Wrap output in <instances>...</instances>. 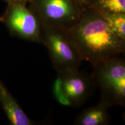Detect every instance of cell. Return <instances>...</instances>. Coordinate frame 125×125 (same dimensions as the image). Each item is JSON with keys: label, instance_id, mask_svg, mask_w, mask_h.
<instances>
[{"label": "cell", "instance_id": "4fadbf2b", "mask_svg": "<svg viewBox=\"0 0 125 125\" xmlns=\"http://www.w3.org/2000/svg\"><path fill=\"white\" fill-rule=\"evenodd\" d=\"M24 1H26V0H24Z\"/></svg>", "mask_w": 125, "mask_h": 125}, {"label": "cell", "instance_id": "8fae6325", "mask_svg": "<svg viewBox=\"0 0 125 125\" xmlns=\"http://www.w3.org/2000/svg\"><path fill=\"white\" fill-rule=\"evenodd\" d=\"M77 1L81 4L83 8L84 7H87V8H90L92 5L94 0H77Z\"/></svg>", "mask_w": 125, "mask_h": 125}, {"label": "cell", "instance_id": "6da1fadb", "mask_svg": "<svg viewBox=\"0 0 125 125\" xmlns=\"http://www.w3.org/2000/svg\"><path fill=\"white\" fill-rule=\"evenodd\" d=\"M66 31L83 61L93 67L125 52V40L114 33L102 13L93 8L83 10L77 22Z\"/></svg>", "mask_w": 125, "mask_h": 125}, {"label": "cell", "instance_id": "7a4b0ae2", "mask_svg": "<svg viewBox=\"0 0 125 125\" xmlns=\"http://www.w3.org/2000/svg\"><path fill=\"white\" fill-rule=\"evenodd\" d=\"M93 68L92 76L95 86L101 90V101L109 107L115 105L125 106V60L116 56Z\"/></svg>", "mask_w": 125, "mask_h": 125}, {"label": "cell", "instance_id": "ba28073f", "mask_svg": "<svg viewBox=\"0 0 125 125\" xmlns=\"http://www.w3.org/2000/svg\"><path fill=\"white\" fill-rule=\"evenodd\" d=\"M109 107L100 101L99 104L87 108L76 118L75 124L78 125H106L109 124Z\"/></svg>", "mask_w": 125, "mask_h": 125}, {"label": "cell", "instance_id": "5b68a950", "mask_svg": "<svg viewBox=\"0 0 125 125\" xmlns=\"http://www.w3.org/2000/svg\"><path fill=\"white\" fill-rule=\"evenodd\" d=\"M1 20L13 35L42 44L41 23L24 1L9 3Z\"/></svg>", "mask_w": 125, "mask_h": 125}, {"label": "cell", "instance_id": "9c48e42d", "mask_svg": "<svg viewBox=\"0 0 125 125\" xmlns=\"http://www.w3.org/2000/svg\"><path fill=\"white\" fill-rule=\"evenodd\" d=\"M100 12L111 30L119 38L125 40V13Z\"/></svg>", "mask_w": 125, "mask_h": 125}, {"label": "cell", "instance_id": "7c38bea8", "mask_svg": "<svg viewBox=\"0 0 125 125\" xmlns=\"http://www.w3.org/2000/svg\"><path fill=\"white\" fill-rule=\"evenodd\" d=\"M7 1V2L9 3H13V2H23V1H25L24 0H5Z\"/></svg>", "mask_w": 125, "mask_h": 125}, {"label": "cell", "instance_id": "52a82bcc", "mask_svg": "<svg viewBox=\"0 0 125 125\" xmlns=\"http://www.w3.org/2000/svg\"><path fill=\"white\" fill-rule=\"evenodd\" d=\"M0 104L8 119L12 125H32L34 123L30 119L15 98L9 93L0 80Z\"/></svg>", "mask_w": 125, "mask_h": 125}, {"label": "cell", "instance_id": "3957f363", "mask_svg": "<svg viewBox=\"0 0 125 125\" xmlns=\"http://www.w3.org/2000/svg\"><path fill=\"white\" fill-rule=\"evenodd\" d=\"M42 44L46 46L58 73L79 69L82 59L66 30L41 23Z\"/></svg>", "mask_w": 125, "mask_h": 125}, {"label": "cell", "instance_id": "8992f818", "mask_svg": "<svg viewBox=\"0 0 125 125\" xmlns=\"http://www.w3.org/2000/svg\"><path fill=\"white\" fill-rule=\"evenodd\" d=\"M62 93L70 107H79L86 102L96 86L92 75L78 70L58 73Z\"/></svg>", "mask_w": 125, "mask_h": 125}, {"label": "cell", "instance_id": "277c9868", "mask_svg": "<svg viewBox=\"0 0 125 125\" xmlns=\"http://www.w3.org/2000/svg\"><path fill=\"white\" fill-rule=\"evenodd\" d=\"M33 8L41 23L65 30L75 24L83 12L77 0H34Z\"/></svg>", "mask_w": 125, "mask_h": 125}, {"label": "cell", "instance_id": "30bf717a", "mask_svg": "<svg viewBox=\"0 0 125 125\" xmlns=\"http://www.w3.org/2000/svg\"><path fill=\"white\" fill-rule=\"evenodd\" d=\"M90 8L101 12L125 13V0H94Z\"/></svg>", "mask_w": 125, "mask_h": 125}]
</instances>
